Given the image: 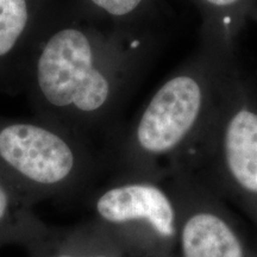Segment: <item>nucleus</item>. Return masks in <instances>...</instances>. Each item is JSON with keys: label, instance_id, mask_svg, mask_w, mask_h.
<instances>
[{"label": "nucleus", "instance_id": "9", "mask_svg": "<svg viewBox=\"0 0 257 257\" xmlns=\"http://www.w3.org/2000/svg\"><path fill=\"white\" fill-rule=\"evenodd\" d=\"M30 250L31 257H128L92 224L70 236H59L50 231Z\"/></svg>", "mask_w": 257, "mask_h": 257}, {"label": "nucleus", "instance_id": "10", "mask_svg": "<svg viewBox=\"0 0 257 257\" xmlns=\"http://www.w3.org/2000/svg\"><path fill=\"white\" fill-rule=\"evenodd\" d=\"M250 18L257 21V0H253L251 11H250Z\"/></svg>", "mask_w": 257, "mask_h": 257}, {"label": "nucleus", "instance_id": "4", "mask_svg": "<svg viewBox=\"0 0 257 257\" xmlns=\"http://www.w3.org/2000/svg\"><path fill=\"white\" fill-rule=\"evenodd\" d=\"M106 163L91 142L56 125L0 117V174L31 205L83 192Z\"/></svg>", "mask_w": 257, "mask_h": 257}, {"label": "nucleus", "instance_id": "2", "mask_svg": "<svg viewBox=\"0 0 257 257\" xmlns=\"http://www.w3.org/2000/svg\"><path fill=\"white\" fill-rule=\"evenodd\" d=\"M234 63V56L201 44L112 143L108 163L117 175L163 178L204 131Z\"/></svg>", "mask_w": 257, "mask_h": 257}, {"label": "nucleus", "instance_id": "1", "mask_svg": "<svg viewBox=\"0 0 257 257\" xmlns=\"http://www.w3.org/2000/svg\"><path fill=\"white\" fill-rule=\"evenodd\" d=\"M157 37L144 22H101L67 2L53 9L32 46L23 86L38 119L88 141L112 135L150 62Z\"/></svg>", "mask_w": 257, "mask_h": 257}, {"label": "nucleus", "instance_id": "3", "mask_svg": "<svg viewBox=\"0 0 257 257\" xmlns=\"http://www.w3.org/2000/svg\"><path fill=\"white\" fill-rule=\"evenodd\" d=\"M172 167L188 170L239 208L257 232V94L236 63L204 131Z\"/></svg>", "mask_w": 257, "mask_h": 257}, {"label": "nucleus", "instance_id": "5", "mask_svg": "<svg viewBox=\"0 0 257 257\" xmlns=\"http://www.w3.org/2000/svg\"><path fill=\"white\" fill-rule=\"evenodd\" d=\"M92 225L128 257H176L178 211L163 178L115 175L91 199Z\"/></svg>", "mask_w": 257, "mask_h": 257}, {"label": "nucleus", "instance_id": "6", "mask_svg": "<svg viewBox=\"0 0 257 257\" xmlns=\"http://www.w3.org/2000/svg\"><path fill=\"white\" fill-rule=\"evenodd\" d=\"M178 211L176 257H257V237L250 236L229 205L188 170L163 174Z\"/></svg>", "mask_w": 257, "mask_h": 257}, {"label": "nucleus", "instance_id": "8", "mask_svg": "<svg viewBox=\"0 0 257 257\" xmlns=\"http://www.w3.org/2000/svg\"><path fill=\"white\" fill-rule=\"evenodd\" d=\"M31 207L30 202L0 174V248L19 243L30 249L50 232L35 217Z\"/></svg>", "mask_w": 257, "mask_h": 257}, {"label": "nucleus", "instance_id": "7", "mask_svg": "<svg viewBox=\"0 0 257 257\" xmlns=\"http://www.w3.org/2000/svg\"><path fill=\"white\" fill-rule=\"evenodd\" d=\"M57 0H0V89L23 85L32 46Z\"/></svg>", "mask_w": 257, "mask_h": 257}]
</instances>
